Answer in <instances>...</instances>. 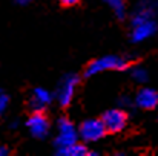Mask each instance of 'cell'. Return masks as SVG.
<instances>
[{"mask_svg": "<svg viewBox=\"0 0 158 156\" xmlns=\"http://www.w3.org/2000/svg\"><path fill=\"white\" fill-rule=\"evenodd\" d=\"M103 2H106V3H112L114 0H103Z\"/></svg>", "mask_w": 158, "mask_h": 156, "instance_id": "e0dca14e", "label": "cell"}, {"mask_svg": "<svg viewBox=\"0 0 158 156\" xmlns=\"http://www.w3.org/2000/svg\"><path fill=\"white\" fill-rule=\"evenodd\" d=\"M131 78H132L137 84L143 86V84H146V83L149 81V70H148L144 66H141V64L134 66V67L131 69Z\"/></svg>", "mask_w": 158, "mask_h": 156, "instance_id": "8fae6325", "label": "cell"}, {"mask_svg": "<svg viewBox=\"0 0 158 156\" xmlns=\"http://www.w3.org/2000/svg\"><path fill=\"white\" fill-rule=\"evenodd\" d=\"M8 106H9V97L0 89V116L6 112Z\"/></svg>", "mask_w": 158, "mask_h": 156, "instance_id": "4fadbf2b", "label": "cell"}, {"mask_svg": "<svg viewBox=\"0 0 158 156\" xmlns=\"http://www.w3.org/2000/svg\"><path fill=\"white\" fill-rule=\"evenodd\" d=\"M135 107L141 109V110H155L158 109V90L151 87V86H141L135 97H134V101Z\"/></svg>", "mask_w": 158, "mask_h": 156, "instance_id": "ba28073f", "label": "cell"}, {"mask_svg": "<svg viewBox=\"0 0 158 156\" xmlns=\"http://www.w3.org/2000/svg\"><path fill=\"white\" fill-rule=\"evenodd\" d=\"M157 8L149 2H143L137 6L132 15V29H131V40L132 43H143L157 34L158 23L155 20Z\"/></svg>", "mask_w": 158, "mask_h": 156, "instance_id": "6da1fadb", "label": "cell"}, {"mask_svg": "<svg viewBox=\"0 0 158 156\" xmlns=\"http://www.w3.org/2000/svg\"><path fill=\"white\" fill-rule=\"evenodd\" d=\"M102 121L105 124L107 133H121L129 122V115L121 107L107 109L102 115Z\"/></svg>", "mask_w": 158, "mask_h": 156, "instance_id": "8992f818", "label": "cell"}, {"mask_svg": "<svg viewBox=\"0 0 158 156\" xmlns=\"http://www.w3.org/2000/svg\"><path fill=\"white\" fill-rule=\"evenodd\" d=\"M63 6H66V8H71V6H77L81 0H58Z\"/></svg>", "mask_w": 158, "mask_h": 156, "instance_id": "5bb4252c", "label": "cell"}, {"mask_svg": "<svg viewBox=\"0 0 158 156\" xmlns=\"http://www.w3.org/2000/svg\"><path fill=\"white\" fill-rule=\"evenodd\" d=\"M8 153H9V150L5 146H0V156H5V155H8Z\"/></svg>", "mask_w": 158, "mask_h": 156, "instance_id": "9a60e30c", "label": "cell"}, {"mask_svg": "<svg viewBox=\"0 0 158 156\" xmlns=\"http://www.w3.org/2000/svg\"><path fill=\"white\" fill-rule=\"evenodd\" d=\"M19 5H29V3H32L34 0H15Z\"/></svg>", "mask_w": 158, "mask_h": 156, "instance_id": "2e32d148", "label": "cell"}, {"mask_svg": "<svg viewBox=\"0 0 158 156\" xmlns=\"http://www.w3.org/2000/svg\"><path fill=\"white\" fill-rule=\"evenodd\" d=\"M126 67H127V60L124 57L109 54V55H103V57H98L89 61V64L85 69V77H95V75L110 72V70L121 72Z\"/></svg>", "mask_w": 158, "mask_h": 156, "instance_id": "7a4b0ae2", "label": "cell"}, {"mask_svg": "<svg viewBox=\"0 0 158 156\" xmlns=\"http://www.w3.org/2000/svg\"><path fill=\"white\" fill-rule=\"evenodd\" d=\"M106 133L107 130L102 118H88L83 119L78 126V136L80 141H83L85 144H94L102 141L106 136Z\"/></svg>", "mask_w": 158, "mask_h": 156, "instance_id": "3957f363", "label": "cell"}, {"mask_svg": "<svg viewBox=\"0 0 158 156\" xmlns=\"http://www.w3.org/2000/svg\"><path fill=\"white\" fill-rule=\"evenodd\" d=\"M80 84V77L77 74H66L55 89V101L61 107H68L75 97V90Z\"/></svg>", "mask_w": 158, "mask_h": 156, "instance_id": "277c9868", "label": "cell"}, {"mask_svg": "<svg viewBox=\"0 0 158 156\" xmlns=\"http://www.w3.org/2000/svg\"><path fill=\"white\" fill-rule=\"evenodd\" d=\"M26 129L31 133V136L37 139H45L49 135L51 122L43 113V110H34L26 119Z\"/></svg>", "mask_w": 158, "mask_h": 156, "instance_id": "52a82bcc", "label": "cell"}, {"mask_svg": "<svg viewBox=\"0 0 158 156\" xmlns=\"http://www.w3.org/2000/svg\"><path fill=\"white\" fill-rule=\"evenodd\" d=\"M58 156H86L89 155V150H88V147H86V144L81 141V142H74V144H71V146H68V147H60V149H57V152H55Z\"/></svg>", "mask_w": 158, "mask_h": 156, "instance_id": "30bf717a", "label": "cell"}, {"mask_svg": "<svg viewBox=\"0 0 158 156\" xmlns=\"http://www.w3.org/2000/svg\"><path fill=\"white\" fill-rule=\"evenodd\" d=\"M80 141L78 136V127L66 116H61L57 119V135L54 139V146L57 149L68 147L74 142Z\"/></svg>", "mask_w": 158, "mask_h": 156, "instance_id": "5b68a950", "label": "cell"}, {"mask_svg": "<svg viewBox=\"0 0 158 156\" xmlns=\"http://www.w3.org/2000/svg\"><path fill=\"white\" fill-rule=\"evenodd\" d=\"M52 94L45 87H35L29 98V107L32 110H45L52 103Z\"/></svg>", "mask_w": 158, "mask_h": 156, "instance_id": "9c48e42d", "label": "cell"}, {"mask_svg": "<svg viewBox=\"0 0 158 156\" xmlns=\"http://www.w3.org/2000/svg\"><path fill=\"white\" fill-rule=\"evenodd\" d=\"M109 6L112 8L114 14H115L120 20H123V18L126 17V5H124L123 0H114L112 3H109Z\"/></svg>", "mask_w": 158, "mask_h": 156, "instance_id": "7c38bea8", "label": "cell"}]
</instances>
